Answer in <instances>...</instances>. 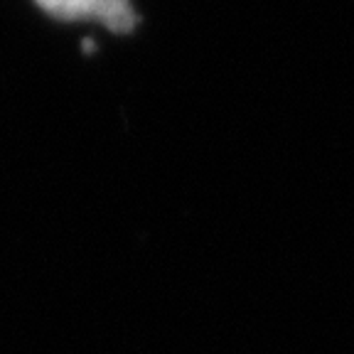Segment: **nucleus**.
Listing matches in <instances>:
<instances>
[{
    "instance_id": "nucleus-1",
    "label": "nucleus",
    "mask_w": 354,
    "mask_h": 354,
    "mask_svg": "<svg viewBox=\"0 0 354 354\" xmlns=\"http://www.w3.org/2000/svg\"><path fill=\"white\" fill-rule=\"evenodd\" d=\"M47 15L59 20H96L113 32H128L136 25L131 0H35Z\"/></svg>"
}]
</instances>
